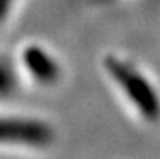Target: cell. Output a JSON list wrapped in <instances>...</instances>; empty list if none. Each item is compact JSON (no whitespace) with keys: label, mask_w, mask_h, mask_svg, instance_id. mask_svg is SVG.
<instances>
[{"label":"cell","mask_w":160,"mask_h":159,"mask_svg":"<svg viewBox=\"0 0 160 159\" xmlns=\"http://www.w3.org/2000/svg\"><path fill=\"white\" fill-rule=\"evenodd\" d=\"M113 68H117L113 72L118 75V78L121 80L120 81L121 86L131 96V99L138 106V109H141V112L150 120L158 119L160 117V99L157 96V93L154 91V88L149 85V81L131 68L121 67V65H115Z\"/></svg>","instance_id":"6da1fadb"}]
</instances>
